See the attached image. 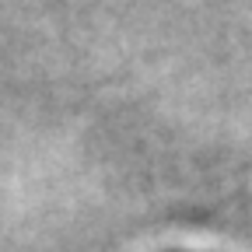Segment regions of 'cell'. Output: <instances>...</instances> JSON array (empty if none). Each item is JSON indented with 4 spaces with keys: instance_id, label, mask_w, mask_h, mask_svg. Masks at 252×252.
I'll list each match as a JSON object with an SVG mask.
<instances>
[{
    "instance_id": "6da1fadb",
    "label": "cell",
    "mask_w": 252,
    "mask_h": 252,
    "mask_svg": "<svg viewBox=\"0 0 252 252\" xmlns=\"http://www.w3.org/2000/svg\"><path fill=\"white\" fill-rule=\"evenodd\" d=\"M165 252H186V249H165Z\"/></svg>"
}]
</instances>
